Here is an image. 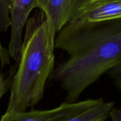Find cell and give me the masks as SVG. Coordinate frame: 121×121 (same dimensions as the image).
Returning a JSON list of instances; mask_svg holds the SVG:
<instances>
[{
	"mask_svg": "<svg viewBox=\"0 0 121 121\" xmlns=\"http://www.w3.org/2000/svg\"><path fill=\"white\" fill-rule=\"evenodd\" d=\"M55 48L68 58L54 67L49 79L66 92V102L82 93L121 64V19L98 23H69L56 36Z\"/></svg>",
	"mask_w": 121,
	"mask_h": 121,
	"instance_id": "1",
	"label": "cell"
},
{
	"mask_svg": "<svg viewBox=\"0 0 121 121\" xmlns=\"http://www.w3.org/2000/svg\"><path fill=\"white\" fill-rule=\"evenodd\" d=\"M39 10L27 24L6 113L24 112L37 104L54 68L56 34L44 12Z\"/></svg>",
	"mask_w": 121,
	"mask_h": 121,
	"instance_id": "2",
	"label": "cell"
},
{
	"mask_svg": "<svg viewBox=\"0 0 121 121\" xmlns=\"http://www.w3.org/2000/svg\"><path fill=\"white\" fill-rule=\"evenodd\" d=\"M104 100L102 98L74 103L65 102L53 109L31 110L17 113H5L0 121H65Z\"/></svg>",
	"mask_w": 121,
	"mask_h": 121,
	"instance_id": "3",
	"label": "cell"
},
{
	"mask_svg": "<svg viewBox=\"0 0 121 121\" xmlns=\"http://www.w3.org/2000/svg\"><path fill=\"white\" fill-rule=\"evenodd\" d=\"M35 8H39L37 0H9L11 33L8 51L9 56L18 64L21 58L22 30L30 14Z\"/></svg>",
	"mask_w": 121,
	"mask_h": 121,
	"instance_id": "4",
	"label": "cell"
},
{
	"mask_svg": "<svg viewBox=\"0 0 121 121\" xmlns=\"http://www.w3.org/2000/svg\"><path fill=\"white\" fill-rule=\"evenodd\" d=\"M121 19V0H94L87 2L69 23H98Z\"/></svg>",
	"mask_w": 121,
	"mask_h": 121,
	"instance_id": "5",
	"label": "cell"
},
{
	"mask_svg": "<svg viewBox=\"0 0 121 121\" xmlns=\"http://www.w3.org/2000/svg\"><path fill=\"white\" fill-rule=\"evenodd\" d=\"M90 1L47 0L44 13L56 34L72 21L78 11Z\"/></svg>",
	"mask_w": 121,
	"mask_h": 121,
	"instance_id": "6",
	"label": "cell"
},
{
	"mask_svg": "<svg viewBox=\"0 0 121 121\" xmlns=\"http://www.w3.org/2000/svg\"><path fill=\"white\" fill-rule=\"evenodd\" d=\"M113 106V102L103 100L65 121H105L109 117Z\"/></svg>",
	"mask_w": 121,
	"mask_h": 121,
	"instance_id": "7",
	"label": "cell"
},
{
	"mask_svg": "<svg viewBox=\"0 0 121 121\" xmlns=\"http://www.w3.org/2000/svg\"><path fill=\"white\" fill-rule=\"evenodd\" d=\"M16 68V66L13 65L11 66L9 71L0 73V101L8 91H10Z\"/></svg>",
	"mask_w": 121,
	"mask_h": 121,
	"instance_id": "8",
	"label": "cell"
},
{
	"mask_svg": "<svg viewBox=\"0 0 121 121\" xmlns=\"http://www.w3.org/2000/svg\"><path fill=\"white\" fill-rule=\"evenodd\" d=\"M10 24L9 0H0V28H6Z\"/></svg>",
	"mask_w": 121,
	"mask_h": 121,
	"instance_id": "9",
	"label": "cell"
},
{
	"mask_svg": "<svg viewBox=\"0 0 121 121\" xmlns=\"http://www.w3.org/2000/svg\"><path fill=\"white\" fill-rule=\"evenodd\" d=\"M106 73L113 79L114 85L121 91V64L111 68Z\"/></svg>",
	"mask_w": 121,
	"mask_h": 121,
	"instance_id": "10",
	"label": "cell"
},
{
	"mask_svg": "<svg viewBox=\"0 0 121 121\" xmlns=\"http://www.w3.org/2000/svg\"><path fill=\"white\" fill-rule=\"evenodd\" d=\"M8 49L2 46L0 40V64L1 67L3 68L10 64V59Z\"/></svg>",
	"mask_w": 121,
	"mask_h": 121,
	"instance_id": "11",
	"label": "cell"
},
{
	"mask_svg": "<svg viewBox=\"0 0 121 121\" xmlns=\"http://www.w3.org/2000/svg\"><path fill=\"white\" fill-rule=\"evenodd\" d=\"M109 117L112 121H121V109H112Z\"/></svg>",
	"mask_w": 121,
	"mask_h": 121,
	"instance_id": "12",
	"label": "cell"
},
{
	"mask_svg": "<svg viewBox=\"0 0 121 121\" xmlns=\"http://www.w3.org/2000/svg\"><path fill=\"white\" fill-rule=\"evenodd\" d=\"M37 1L38 5H39V8L38 9L43 11V12L44 11L47 0H37Z\"/></svg>",
	"mask_w": 121,
	"mask_h": 121,
	"instance_id": "13",
	"label": "cell"
},
{
	"mask_svg": "<svg viewBox=\"0 0 121 121\" xmlns=\"http://www.w3.org/2000/svg\"><path fill=\"white\" fill-rule=\"evenodd\" d=\"M91 1H94V0H91Z\"/></svg>",
	"mask_w": 121,
	"mask_h": 121,
	"instance_id": "14",
	"label": "cell"
}]
</instances>
